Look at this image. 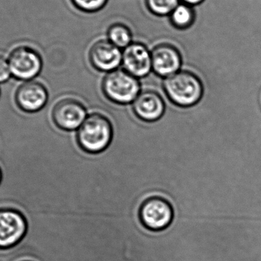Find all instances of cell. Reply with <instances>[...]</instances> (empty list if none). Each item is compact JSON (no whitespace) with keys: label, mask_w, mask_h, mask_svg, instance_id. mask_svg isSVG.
I'll list each match as a JSON object with an SVG mask.
<instances>
[{"label":"cell","mask_w":261,"mask_h":261,"mask_svg":"<svg viewBox=\"0 0 261 261\" xmlns=\"http://www.w3.org/2000/svg\"><path fill=\"white\" fill-rule=\"evenodd\" d=\"M113 136L110 121L100 113H93L78 128L77 142L81 149L90 153H99L110 146Z\"/></svg>","instance_id":"cell-1"},{"label":"cell","mask_w":261,"mask_h":261,"mask_svg":"<svg viewBox=\"0 0 261 261\" xmlns=\"http://www.w3.org/2000/svg\"><path fill=\"white\" fill-rule=\"evenodd\" d=\"M152 70L161 77H169L179 72L182 58L179 50L169 44H161L151 51Z\"/></svg>","instance_id":"cell-10"},{"label":"cell","mask_w":261,"mask_h":261,"mask_svg":"<svg viewBox=\"0 0 261 261\" xmlns=\"http://www.w3.org/2000/svg\"><path fill=\"white\" fill-rule=\"evenodd\" d=\"M11 76L9 61L3 55H0V84L7 82Z\"/></svg>","instance_id":"cell-17"},{"label":"cell","mask_w":261,"mask_h":261,"mask_svg":"<svg viewBox=\"0 0 261 261\" xmlns=\"http://www.w3.org/2000/svg\"><path fill=\"white\" fill-rule=\"evenodd\" d=\"M52 120L60 129H78L87 119V110L80 101L67 98L58 101L51 113Z\"/></svg>","instance_id":"cell-7"},{"label":"cell","mask_w":261,"mask_h":261,"mask_svg":"<svg viewBox=\"0 0 261 261\" xmlns=\"http://www.w3.org/2000/svg\"><path fill=\"white\" fill-rule=\"evenodd\" d=\"M122 64L132 76L144 77L152 70L151 52L141 43H132L122 52Z\"/></svg>","instance_id":"cell-9"},{"label":"cell","mask_w":261,"mask_h":261,"mask_svg":"<svg viewBox=\"0 0 261 261\" xmlns=\"http://www.w3.org/2000/svg\"><path fill=\"white\" fill-rule=\"evenodd\" d=\"M48 100V92L44 84L36 81H24L17 88L15 102L21 111L35 113L41 111Z\"/></svg>","instance_id":"cell-8"},{"label":"cell","mask_w":261,"mask_h":261,"mask_svg":"<svg viewBox=\"0 0 261 261\" xmlns=\"http://www.w3.org/2000/svg\"><path fill=\"white\" fill-rule=\"evenodd\" d=\"M2 179H3V173H2L1 169H0V184H1Z\"/></svg>","instance_id":"cell-19"},{"label":"cell","mask_w":261,"mask_h":261,"mask_svg":"<svg viewBox=\"0 0 261 261\" xmlns=\"http://www.w3.org/2000/svg\"><path fill=\"white\" fill-rule=\"evenodd\" d=\"M102 91L115 103L128 104L139 95L140 84L135 76L126 70L110 72L102 81Z\"/></svg>","instance_id":"cell-3"},{"label":"cell","mask_w":261,"mask_h":261,"mask_svg":"<svg viewBox=\"0 0 261 261\" xmlns=\"http://www.w3.org/2000/svg\"><path fill=\"white\" fill-rule=\"evenodd\" d=\"M134 113L144 122H155L161 119L165 111L164 99L156 92L145 90L139 93L133 102Z\"/></svg>","instance_id":"cell-12"},{"label":"cell","mask_w":261,"mask_h":261,"mask_svg":"<svg viewBox=\"0 0 261 261\" xmlns=\"http://www.w3.org/2000/svg\"><path fill=\"white\" fill-rule=\"evenodd\" d=\"M29 223L25 216L15 208H0V250L19 245L27 234Z\"/></svg>","instance_id":"cell-4"},{"label":"cell","mask_w":261,"mask_h":261,"mask_svg":"<svg viewBox=\"0 0 261 261\" xmlns=\"http://www.w3.org/2000/svg\"><path fill=\"white\" fill-rule=\"evenodd\" d=\"M8 61L12 76L23 82L33 81L42 69V59L39 54L26 46L14 49Z\"/></svg>","instance_id":"cell-6"},{"label":"cell","mask_w":261,"mask_h":261,"mask_svg":"<svg viewBox=\"0 0 261 261\" xmlns=\"http://www.w3.org/2000/svg\"><path fill=\"white\" fill-rule=\"evenodd\" d=\"M147 9L158 16L170 15L179 4V0H145Z\"/></svg>","instance_id":"cell-15"},{"label":"cell","mask_w":261,"mask_h":261,"mask_svg":"<svg viewBox=\"0 0 261 261\" xmlns=\"http://www.w3.org/2000/svg\"><path fill=\"white\" fill-rule=\"evenodd\" d=\"M80 10L86 12H95L102 9L108 0H71Z\"/></svg>","instance_id":"cell-16"},{"label":"cell","mask_w":261,"mask_h":261,"mask_svg":"<svg viewBox=\"0 0 261 261\" xmlns=\"http://www.w3.org/2000/svg\"><path fill=\"white\" fill-rule=\"evenodd\" d=\"M107 35L109 41L120 49H125L132 43V32L126 25L120 23L110 26Z\"/></svg>","instance_id":"cell-14"},{"label":"cell","mask_w":261,"mask_h":261,"mask_svg":"<svg viewBox=\"0 0 261 261\" xmlns=\"http://www.w3.org/2000/svg\"><path fill=\"white\" fill-rule=\"evenodd\" d=\"M139 218L141 223L147 229L162 231L171 223L173 210L167 199L161 196H152L141 204Z\"/></svg>","instance_id":"cell-5"},{"label":"cell","mask_w":261,"mask_h":261,"mask_svg":"<svg viewBox=\"0 0 261 261\" xmlns=\"http://www.w3.org/2000/svg\"><path fill=\"white\" fill-rule=\"evenodd\" d=\"M164 88L169 99L182 108L196 105L203 94L200 79L187 70L177 72L167 77L164 81Z\"/></svg>","instance_id":"cell-2"},{"label":"cell","mask_w":261,"mask_h":261,"mask_svg":"<svg viewBox=\"0 0 261 261\" xmlns=\"http://www.w3.org/2000/svg\"><path fill=\"white\" fill-rule=\"evenodd\" d=\"M182 3L189 5V6H196V5L200 4L204 0H180Z\"/></svg>","instance_id":"cell-18"},{"label":"cell","mask_w":261,"mask_h":261,"mask_svg":"<svg viewBox=\"0 0 261 261\" xmlns=\"http://www.w3.org/2000/svg\"><path fill=\"white\" fill-rule=\"evenodd\" d=\"M196 14L193 6L179 3L170 15V22L176 29H188L194 23Z\"/></svg>","instance_id":"cell-13"},{"label":"cell","mask_w":261,"mask_h":261,"mask_svg":"<svg viewBox=\"0 0 261 261\" xmlns=\"http://www.w3.org/2000/svg\"><path fill=\"white\" fill-rule=\"evenodd\" d=\"M90 61L99 71H114L122 63V52L109 40H102L90 49Z\"/></svg>","instance_id":"cell-11"},{"label":"cell","mask_w":261,"mask_h":261,"mask_svg":"<svg viewBox=\"0 0 261 261\" xmlns=\"http://www.w3.org/2000/svg\"><path fill=\"white\" fill-rule=\"evenodd\" d=\"M21 261H31V260H21Z\"/></svg>","instance_id":"cell-20"}]
</instances>
